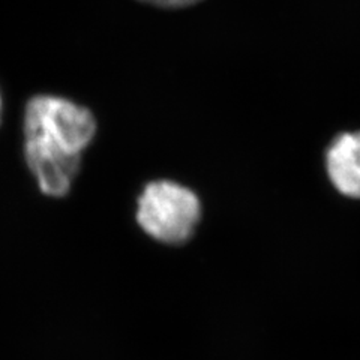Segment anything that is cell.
Listing matches in <instances>:
<instances>
[{"instance_id": "cell-1", "label": "cell", "mask_w": 360, "mask_h": 360, "mask_svg": "<svg viewBox=\"0 0 360 360\" xmlns=\"http://www.w3.org/2000/svg\"><path fill=\"white\" fill-rule=\"evenodd\" d=\"M202 202L193 188L172 179L146 184L135 202V222L152 240L180 246L194 238Z\"/></svg>"}, {"instance_id": "cell-2", "label": "cell", "mask_w": 360, "mask_h": 360, "mask_svg": "<svg viewBox=\"0 0 360 360\" xmlns=\"http://www.w3.org/2000/svg\"><path fill=\"white\" fill-rule=\"evenodd\" d=\"M96 132L98 122L92 110L65 96L35 95L22 112L25 141L60 152L83 156Z\"/></svg>"}, {"instance_id": "cell-3", "label": "cell", "mask_w": 360, "mask_h": 360, "mask_svg": "<svg viewBox=\"0 0 360 360\" xmlns=\"http://www.w3.org/2000/svg\"><path fill=\"white\" fill-rule=\"evenodd\" d=\"M22 152L39 193L49 198H63L71 193L82 170V156L27 141L22 143Z\"/></svg>"}, {"instance_id": "cell-4", "label": "cell", "mask_w": 360, "mask_h": 360, "mask_svg": "<svg viewBox=\"0 0 360 360\" xmlns=\"http://www.w3.org/2000/svg\"><path fill=\"white\" fill-rule=\"evenodd\" d=\"M324 170L338 194L360 200V131L335 135L324 150Z\"/></svg>"}, {"instance_id": "cell-5", "label": "cell", "mask_w": 360, "mask_h": 360, "mask_svg": "<svg viewBox=\"0 0 360 360\" xmlns=\"http://www.w3.org/2000/svg\"><path fill=\"white\" fill-rule=\"evenodd\" d=\"M143 4H148L158 8H168V9H177V8H186L193 6L201 0H140Z\"/></svg>"}, {"instance_id": "cell-6", "label": "cell", "mask_w": 360, "mask_h": 360, "mask_svg": "<svg viewBox=\"0 0 360 360\" xmlns=\"http://www.w3.org/2000/svg\"><path fill=\"white\" fill-rule=\"evenodd\" d=\"M4 119V95H2V90H0V123H2Z\"/></svg>"}]
</instances>
